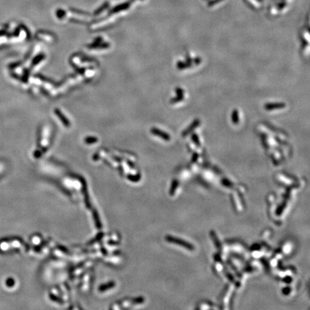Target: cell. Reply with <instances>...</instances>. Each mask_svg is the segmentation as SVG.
<instances>
[{
  "mask_svg": "<svg viewBox=\"0 0 310 310\" xmlns=\"http://www.w3.org/2000/svg\"><path fill=\"white\" fill-rule=\"evenodd\" d=\"M172 240H173L174 243H179V244H182V246H185V247L187 248H189V249H190L191 247H192V246H191L190 245H189L188 243H185V242H182V240H177V239L172 238Z\"/></svg>",
  "mask_w": 310,
  "mask_h": 310,
  "instance_id": "cell-3",
  "label": "cell"
},
{
  "mask_svg": "<svg viewBox=\"0 0 310 310\" xmlns=\"http://www.w3.org/2000/svg\"><path fill=\"white\" fill-rule=\"evenodd\" d=\"M285 104L283 103H277V104H267L265 106V108L267 110H274V108H280L285 107Z\"/></svg>",
  "mask_w": 310,
  "mask_h": 310,
  "instance_id": "cell-1",
  "label": "cell"
},
{
  "mask_svg": "<svg viewBox=\"0 0 310 310\" xmlns=\"http://www.w3.org/2000/svg\"><path fill=\"white\" fill-rule=\"evenodd\" d=\"M232 119H233V122L236 123V124H237V123L238 122V121H239V119H238V114L237 111H235L234 112H233V117H232Z\"/></svg>",
  "mask_w": 310,
  "mask_h": 310,
  "instance_id": "cell-4",
  "label": "cell"
},
{
  "mask_svg": "<svg viewBox=\"0 0 310 310\" xmlns=\"http://www.w3.org/2000/svg\"><path fill=\"white\" fill-rule=\"evenodd\" d=\"M111 284H107V285H105V286H101V287H100V290L106 289L108 288V287H110V286H111Z\"/></svg>",
  "mask_w": 310,
  "mask_h": 310,
  "instance_id": "cell-5",
  "label": "cell"
},
{
  "mask_svg": "<svg viewBox=\"0 0 310 310\" xmlns=\"http://www.w3.org/2000/svg\"><path fill=\"white\" fill-rule=\"evenodd\" d=\"M152 131L154 134H157V135H158V136H160V137H162V138L165 139H166V140L169 139V136L168 135V134H165V133H162V131H160L159 130L154 129H152Z\"/></svg>",
  "mask_w": 310,
  "mask_h": 310,
  "instance_id": "cell-2",
  "label": "cell"
}]
</instances>
